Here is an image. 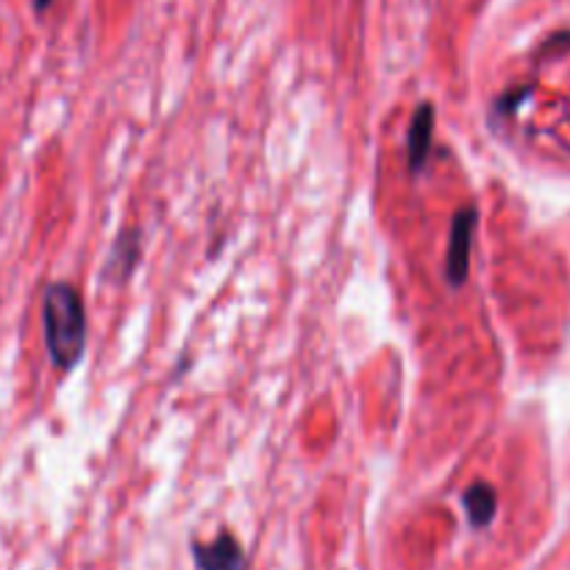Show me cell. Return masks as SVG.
Wrapping results in <instances>:
<instances>
[{
  "instance_id": "cell-1",
  "label": "cell",
  "mask_w": 570,
  "mask_h": 570,
  "mask_svg": "<svg viewBox=\"0 0 570 570\" xmlns=\"http://www.w3.org/2000/svg\"><path fill=\"white\" fill-rule=\"evenodd\" d=\"M42 326H45V345L53 365L58 370H71L84 354L87 345V314H84L82 295L65 281H56L42 298Z\"/></svg>"
},
{
  "instance_id": "cell-2",
  "label": "cell",
  "mask_w": 570,
  "mask_h": 570,
  "mask_svg": "<svg viewBox=\"0 0 570 570\" xmlns=\"http://www.w3.org/2000/svg\"><path fill=\"white\" fill-rule=\"evenodd\" d=\"M473 232H476V212L460 209L451 226V243L449 257H445V279L451 287H460L467 279V268H471V248H473Z\"/></svg>"
},
{
  "instance_id": "cell-3",
  "label": "cell",
  "mask_w": 570,
  "mask_h": 570,
  "mask_svg": "<svg viewBox=\"0 0 570 570\" xmlns=\"http://www.w3.org/2000/svg\"><path fill=\"white\" fill-rule=\"evenodd\" d=\"M193 557L201 570H245L243 546L228 531L217 535L212 542H195Z\"/></svg>"
},
{
  "instance_id": "cell-4",
  "label": "cell",
  "mask_w": 570,
  "mask_h": 570,
  "mask_svg": "<svg viewBox=\"0 0 570 570\" xmlns=\"http://www.w3.org/2000/svg\"><path fill=\"white\" fill-rule=\"evenodd\" d=\"M431 135H434V109H431V104H420L412 117V126H409V168L412 170L423 168L431 148Z\"/></svg>"
},
{
  "instance_id": "cell-5",
  "label": "cell",
  "mask_w": 570,
  "mask_h": 570,
  "mask_svg": "<svg viewBox=\"0 0 570 570\" xmlns=\"http://www.w3.org/2000/svg\"><path fill=\"white\" fill-rule=\"evenodd\" d=\"M495 506H498V498H495V490L490 484L476 482L471 490L465 493V513L471 526L482 529L487 526L490 520L495 518Z\"/></svg>"
},
{
  "instance_id": "cell-6",
  "label": "cell",
  "mask_w": 570,
  "mask_h": 570,
  "mask_svg": "<svg viewBox=\"0 0 570 570\" xmlns=\"http://www.w3.org/2000/svg\"><path fill=\"white\" fill-rule=\"evenodd\" d=\"M137 248H140V239H137V237H120V239H117L115 250H111L109 268L120 265V268H122V279H126V276L131 273V268H135Z\"/></svg>"
},
{
  "instance_id": "cell-7",
  "label": "cell",
  "mask_w": 570,
  "mask_h": 570,
  "mask_svg": "<svg viewBox=\"0 0 570 570\" xmlns=\"http://www.w3.org/2000/svg\"><path fill=\"white\" fill-rule=\"evenodd\" d=\"M34 7H36V12H45V9L51 7V0H34Z\"/></svg>"
}]
</instances>
